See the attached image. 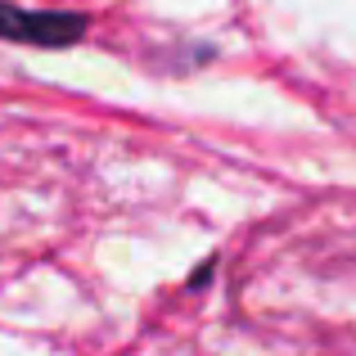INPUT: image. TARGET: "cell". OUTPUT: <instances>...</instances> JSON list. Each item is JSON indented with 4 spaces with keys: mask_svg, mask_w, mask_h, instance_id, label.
<instances>
[{
    "mask_svg": "<svg viewBox=\"0 0 356 356\" xmlns=\"http://www.w3.org/2000/svg\"><path fill=\"white\" fill-rule=\"evenodd\" d=\"M86 36V18L63 14V9H23L14 0H0V41L14 45H41V50H59Z\"/></svg>",
    "mask_w": 356,
    "mask_h": 356,
    "instance_id": "obj_1",
    "label": "cell"
}]
</instances>
